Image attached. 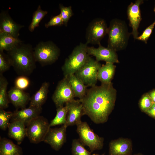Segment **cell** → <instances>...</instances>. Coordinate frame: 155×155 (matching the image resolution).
Masks as SVG:
<instances>
[{
  "label": "cell",
  "mask_w": 155,
  "mask_h": 155,
  "mask_svg": "<svg viewBox=\"0 0 155 155\" xmlns=\"http://www.w3.org/2000/svg\"><path fill=\"white\" fill-rule=\"evenodd\" d=\"M24 26L15 22L8 11H2L0 13V32L6 33L14 37L18 38L20 29Z\"/></svg>",
  "instance_id": "cell-14"
},
{
  "label": "cell",
  "mask_w": 155,
  "mask_h": 155,
  "mask_svg": "<svg viewBox=\"0 0 155 155\" xmlns=\"http://www.w3.org/2000/svg\"><path fill=\"white\" fill-rule=\"evenodd\" d=\"M60 11V13L63 22V25L67 26L69 20L73 15L71 7L69 6L65 7L62 4H60L59 5Z\"/></svg>",
  "instance_id": "cell-30"
},
{
  "label": "cell",
  "mask_w": 155,
  "mask_h": 155,
  "mask_svg": "<svg viewBox=\"0 0 155 155\" xmlns=\"http://www.w3.org/2000/svg\"><path fill=\"white\" fill-rule=\"evenodd\" d=\"M13 112L6 111L4 109H0V128L3 130H5L10 124L9 120L11 119Z\"/></svg>",
  "instance_id": "cell-29"
},
{
  "label": "cell",
  "mask_w": 155,
  "mask_h": 155,
  "mask_svg": "<svg viewBox=\"0 0 155 155\" xmlns=\"http://www.w3.org/2000/svg\"><path fill=\"white\" fill-rule=\"evenodd\" d=\"M68 109L65 125L67 127L77 125L81 123L82 117L84 115L82 103L79 99L72 101L66 104Z\"/></svg>",
  "instance_id": "cell-15"
},
{
  "label": "cell",
  "mask_w": 155,
  "mask_h": 155,
  "mask_svg": "<svg viewBox=\"0 0 155 155\" xmlns=\"http://www.w3.org/2000/svg\"><path fill=\"white\" fill-rule=\"evenodd\" d=\"M25 126L23 123L19 121H11L8 127V136L16 140L20 144L26 136Z\"/></svg>",
  "instance_id": "cell-19"
},
{
  "label": "cell",
  "mask_w": 155,
  "mask_h": 155,
  "mask_svg": "<svg viewBox=\"0 0 155 155\" xmlns=\"http://www.w3.org/2000/svg\"><path fill=\"white\" fill-rule=\"evenodd\" d=\"M42 110V107L31 106L17 110L13 112L11 121H19L27 126L31 121L40 116Z\"/></svg>",
  "instance_id": "cell-16"
},
{
  "label": "cell",
  "mask_w": 155,
  "mask_h": 155,
  "mask_svg": "<svg viewBox=\"0 0 155 155\" xmlns=\"http://www.w3.org/2000/svg\"><path fill=\"white\" fill-rule=\"evenodd\" d=\"M148 94L154 103H155V90H153Z\"/></svg>",
  "instance_id": "cell-37"
},
{
  "label": "cell",
  "mask_w": 155,
  "mask_h": 155,
  "mask_svg": "<svg viewBox=\"0 0 155 155\" xmlns=\"http://www.w3.org/2000/svg\"><path fill=\"white\" fill-rule=\"evenodd\" d=\"M73 90L75 97L81 100L86 95L87 87L84 83L74 74H71L67 77Z\"/></svg>",
  "instance_id": "cell-23"
},
{
  "label": "cell",
  "mask_w": 155,
  "mask_h": 155,
  "mask_svg": "<svg viewBox=\"0 0 155 155\" xmlns=\"http://www.w3.org/2000/svg\"><path fill=\"white\" fill-rule=\"evenodd\" d=\"M7 95L10 101L17 108H25L31 99L29 94L15 86L12 87L7 92Z\"/></svg>",
  "instance_id": "cell-18"
},
{
  "label": "cell",
  "mask_w": 155,
  "mask_h": 155,
  "mask_svg": "<svg viewBox=\"0 0 155 155\" xmlns=\"http://www.w3.org/2000/svg\"><path fill=\"white\" fill-rule=\"evenodd\" d=\"M49 87V83H43L39 90L31 98L29 106L42 107L47 99Z\"/></svg>",
  "instance_id": "cell-20"
},
{
  "label": "cell",
  "mask_w": 155,
  "mask_h": 155,
  "mask_svg": "<svg viewBox=\"0 0 155 155\" xmlns=\"http://www.w3.org/2000/svg\"><path fill=\"white\" fill-rule=\"evenodd\" d=\"M143 0H137L135 3L131 2L128 6L127 14L129 25L132 28L131 33L135 40L138 36V29L142 20L140 5L143 3Z\"/></svg>",
  "instance_id": "cell-11"
},
{
  "label": "cell",
  "mask_w": 155,
  "mask_h": 155,
  "mask_svg": "<svg viewBox=\"0 0 155 155\" xmlns=\"http://www.w3.org/2000/svg\"><path fill=\"white\" fill-rule=\"evenodd\" d=\"M98 47L95 48L93 46H88L87 52L89 55L94 56L98 62L103 61L106 63H119L117 55L115 51L107 47L102 46L100 44Z\"/></svg>",
  "instance_id": "cell-13"
},
{
  "label": "cell",
  "mask_w": 155,
  "mask_h": 155,
  "mask_svg": "<svg viewBox=\"0 0 155 155\" xmlns=\"http://www.w3.org/2000/svg\"><path fill=\"white\" fill-rule=\"evenodd\" d=\"M30 83L29 79L26 76L20 75L16 79L14 86L24 90L29 87Z\"/></svg>",
  "instance_id": "cell-33"
},
{
  "label": "cell",
  "mask_w": 155,
  "mask_h": 155,
  "mask_svg": "<svg viewBox=\"0 0 155 155\" xmlns=\"http://www.w3.org/2000/svg\"><path fill=\"white\" fill-rule=\"evenodd\" d=\"M100 63L90 57L85 64L75 73V75L88 87L96 85Z\"/></svg>",
  "instance_id": "cell-8"
},
{
  "label": "cell",
  "mask_w": 155,
  "mask_h": 155,
  "mask_svg": "<svg viewBox=\"0 0 155 155\" xmlns=\"http://www.w3.org/2000/svg\"><path fill=\"white\" fill-rule=\"evenodd\" d=\"M88 44L80 43L65 59L62 67L64 77L75 74L87 61L90 57L87 52Z\"/></svg>",
  "instance_id": "cell-4"
},
{
  "label": "cell",
  "mask_w": 155,
  "mask_h": 155,
  "mask_svg": "<svg viewBox=\"0 0 155 155\" xmlns=\"http://www.w3.org/2000/svg\"><path fill=\"white\" fill-rule=\"evenodd\" d=\"M67 127L64 125L59 128H50L44 142L49 144L54 150L58 151L66 142Z\"/></svg>",
  "instance_id": "cell-12"
},
{
  "label": "cell",
  "mask_w": 155,
  "mask_h": 155,
  "mask_svg": "<svg viewBox=\"0 0 155 155\" xmlns=\"http://www.w3.org/2000/svg\"><path fill=\"white\" fill-rule=\"evenodd\" d=\"M11 66L8 56L3 51H0V74L8 70Z\"/></svg>",
  "instance_id": "cell-32"
},
{
  "label": "cell",
  "mask_w": 155,
  "mask_h": 155,
  "mask_svg": "<svg viewBox=\"0 0 155 155\" xmlns=\"http://www.w3.org/2000/svg\"><path fill=\"white\" fill-rule=\"evenodd\" d=\"M107 47L117 51L125 48L131 33L125 22L117 19L112 20L108 28Z\"/></svg>",
  "instance_id": "cell-3"
},
{
  "label": "cell",
  "mask_w": 155,
  "mask_h": 155,
  "mask_svg": "<svg viewBox=\"0 0 155 155\" xmlns=\"http://www.w3.org/2000/svg\"><path fill=\"white\" fill-rule=\"evenodd\" d=\"M146 113L150 116L155 118V103H154L152 106Z\"/></svg>",
  "instance_id": "cell-36"
},
{
  "label": "cell",
  "mask_w": 155,
  "mask_h": 155,
  "mask_svg": "<svg viewBox=\"0 0 155 155\" xmlns=\"http://www.w3.org/2000/svg\"><path fill=\"white\" fill-rule=\"evenodd\" d=\"M154 11L155 13V7H154Z\"/></svg>",
  "instance_id": "cell-40"
},
{
  "label": "cell",
  "mask_w": 155,
  "mask_h": 155,
  "mask_svg": "<svg viewBox=\"0 0 155 155\" xmlns=\"http://www.w3.org/2000/svg\"><path fill=\"white\" fill-rule=\"evenodd\" d=\"M154 102L148 93L144 94L141 99L139 105L141 110L146 113L152 105Z\"/></svg>",
  "instance_id": "cell-31"
},
{
  "label": "cell",
  "mask_w": 155,
  "mask_h": 155,
  "mask_svg": "<svg viewBox=\"0 0 155 155\" xmlns=\"http://www.w3.org/2000/svg\"><path fill=\"white\" fill-rule=\"evenodd\" d=\"M75 97L68 77H64L58 83L52 98L57 108L73 100Z\"/></svg>",
  "instance_id": "cell-10"
},
{
  "label": "cell",
  "mask_w": 155,
  "mask_h": 155,
  "mask_svg": "<svg viewBox=\"0 0 155 155\" xmlns=\"http://www.w3.org/2000/svg\"><path fill=\"white\" fill-rule=\"evenodd\" d=\"M79 139L72 140L71 153L72 155H92L91 152L86 150Z\"/></svg>",
  "instance_id": "cell-28"
},
{
  "label": "cell",
  "mask_w": 155,
  "mask_h": 155,
  "mask_svg": "<svg viewBox=\"0 0 155 155\" xmlns=\"http://www.w3.org/2000/svg\"><path fill=\"white\" fill-rule=\"evenodd\" d=\"M115 65L114 63H107L103 65L99 68L98 72L97 79L101 84H107L111 82L114 75Z\"/></svg>",
  "instance_id": "cell-21"
},
{
  "label": "cell",
  "mask_w": 155,
  "mask_h": 155,
  "mask_svg": "<svg viewBox=\"0 0 155 155\" xmlns=\"http://www.w3.org/2000/svg\"><path fill=\"white\" fill-rule=\"evenodd\" d=\"M68 109V106L67 104H65L64 106L57 108L56 115L49 123L50 127L57 125H65Z\"/></svg>",
  "instance_id": "cell-26"
},
{
  "label": "cell",
  "mask_w": 155,
  "mask_h": 155,
  "mask_svg": "<svg viewBox=\"0 0 155 155\" xmlns=\"http://www.w3.org/2000/svg\"><path fill=\"white\" fill-rule=\"evenodd\" d=\"M34 51L36 62L43 66L55 63L60 53V49L51 40L40 42L34 48Z\"/></svg>",
  "instance_id": "cell-5"
},
{
  "label": "cell",
  "mask_w": 155,
  "mask_h": 155,
  "mask_svg": "<svg viewBox=\"0 0 155 155\" xmlns=\"http://www.w3.org/2000/svg\"><path fill=\"white\" fill-rule=\"evenodd\" d=\"M0 155H23L21 147L5 138L0 139Z\"/></svg>",
  "instance_id": "cell-22"
},
{
  "label": "cell",
  "mask_w": 155,
  "mask_h": 155,
  "mask_svg": "<svg viewBox=\"0 0 155 155\" xmlns=\"http://www.w3.org/2000/svg\"><path fill=\"white\" fill-rule=\"evenodd\" d=\"M50 127L47 120L40 115L27 125L26 136L30 142L38 144L44 141Z\"/></svg>",
  "instance_id": "cell-7"
},
{
  "label": "cell",
  "mask_w": 155,
  "mask_h": 155,
  "mask_svg": "<svg viewBox=\"0 0 155 155\" xmlns=\"http://www.w3.org/2000/svg\"><path fill=\"white\" fill-rule=\"evenodd\" d=\"M7 52L11 66L20 75H29L35 69L36 61L31 44L22 42Z\"/></svg>",
  "instance_id": "cell-2"
},
{
  "label": "cell",
  "mask_w": 155,
  "mask_h": 155,
  "mask_svg": "<svg viewBox=\"0 0 155 155\" xmlns=\"http://www.w3.org/2000/svg\"><path fill=\"white\" fill-rule=\"evenodd\" d=\"M63 25V22L60 14L51 18L50 20L44 25L46 28L52 26H61Z\"/></svg>",
  "instance_id": "cell-35"
},
{
  "label": "cell",
  "mask_w": 155,
  "mask_h": 155,
  "mask_svg": "<svg viewBox=\"0 0 155 155\" xmlns=\"http://www.w3.org/2000/svg\"><path fill=\"white\" fill-rule=\"evenodd\" d=\"M132 145L130 140L119 138L109 144V155H132Z\"/></svg>",
  "instance_id": "cell-17"
},
{
  "label": "cell",
  "mask_w": 155,
  "mask_h": 155,
  "mask_svg": "<svg viewBox=\"0 0 155 155\" xmlns=\"http://www.w3.org/2000/svg\"><path fill=\"white\" fill-rule=\"evenodd\" d=\"M108 28L105 20L96 18L90 23L87 28L86 38V43L92 44H100L102 38L107 34Z\"/></svg>",
  "instance_id": "cell-9"
},
{
  "label": "cell",
  "mask_w": 155,
  "mask_h": 155,
  "mask_svg": "<svg viewBox=\"0 0 155 155\" xmlns=\"http://www.w3.org/2000/svg\"><path fill=\"white\" fill-rule=\"evenodd\" d=\"M134 155H143L141 154H135Z\"/></svg>",
  "instance_id": "cell-39"
},
{
  "label": "cell",
  "mask_w": 155,
  "mask_h": 155,
  "mask_svg": "<svg viewBox=\"0 0 155 155\" xmlns=\"http://www.w3.org/2000/svg\"><path fill=\"white\" fill-rule=\"evenodd\" d=\"M117 96V91L111 82L95 85L88 89L86 95L80 100L82 104L85 115L94 123L106 122L113 110Z\"/></svg>",
  "instance_id": "cell-1"
},
{
  "label": "cell",
  "mask_w": 155,
  "mask_h": 155,
  "mask_svg": "<svg viewBox=\"0 0 155 155\" xmlns=\"http://www.w3.org/2000/svg\"><path fill=\"white\" fill-rule=\"evenodd\" d=\"M22 42L19 38H16L6 33L0 32V51H9Z\"/></svg>",
  "instance_id": "cell-24"
},
{
  "label": "cell",
  "mask_w": 155,
  "mask_h": 155,
  "mask_svg": "<svg viewBox=\"0 0 155 155\" xmlns=\"http://www.w3.org/2000/svg\"><path fill=\"white\" fill-rule=\"evenodd\" d=\"M8 83L2 74L0 75V109L7 108L9 103L7 90Z\"/></svg>",
  "instance_id": "cell-25"
},
{
  "label": "cell",
  "mask_w": 155,
  "mask_h": 155,
  "mask_svg": "<svg viewBox=\"0 0 155 155\" xmlns=\"http://www.w3.org/2000/svg\"><path fill=\"white\" fill-rule=\"evenodd\" d=\"M92 155H99L98 154H92Z\"/></svg>",
  "instance_id": "cell-38"
},
{
  "label": "cell",
  "mask_w": 155,
  "mask_h": 155,
  "mask_svg": "<svg viewBox=\"0 0 155 155\" xmlns=\"http://www.w3.org/2000/svg\"><path fill=\"white\" fill-rule=\"evenodd\" d=\"M76 126V131L79 136L80 140L84 146L89 148L90 152L102 148L103 138L95 133L87 122L82 121Z\"/></svg>",
  "instance_id": "cell-6"
},
{
  "label": "cell",
  "mask_w": 155,
  "mask_h": 155,
  "mask_svg": "<svg viewBox=\"0 0 155 155\" xmlns=\"http://www.w3.org/2000/svg\"><path fill=\"white\" fill-rule=\"evenodd\" d=\"M155 26V20L153 22L147 27L143 32L142 34L136 38L147 44V41L150 36Z\"/></svg>",
  "instance_id": "cell-34"
},
{
  "label": "cell",
  "mask_w": 155,
  "mask_h": 155,
  "mask_svg": "<svg viewBox=\"0 0 155 155\" xmlns=\"http://www.w3.org/2000/svg\"><path fill=\"white\" fill-rule=\"evenodd\" d=\"M48 11L42 10L40 5H39L37 9L33 13L31 22L28 27L30 32L34 31L36 28L38 27L41 20L47 14Z\"/></svg>",
  "instance_id": "cell-27"
}]
</instances>
